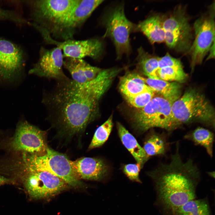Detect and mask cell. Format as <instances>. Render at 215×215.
<instances>
[{"mask_svg": "<svg viewBox=\"0 0 215 215\" xmlns=\"http://www.w3.org/2000/svg\"><path fill=\"white\" fill-rule=\"evenodd\" d=\"M176 146L169 162L161 164L148 173L154 182L159 201L174 213L187 201L195 199L200 176L193 161H183L178 144Z\"/></svg>", "mask_w": 215, "mask_h": 215, "instance_id": "obj_2", "label": "cell"}, {"mask_svg": "<svg viewBox=\"0 0 215 215\" xmlns=\"http://www.w3.org/2000/svg\"><path fill=\"white\" fill-rule=\"evenodd\" d=\"M43 155L26 153L23 157L25 169L48 172L72 186L82 184L64 154L48 147Z\"/></svg>", "mask_w": 215, "mask_h": 215, "instance_id": "obj_6", "label": "cell"}, {"mask_svg": "<svg viewBox=\"0 0 215 215\" xmlns=\"http://www.w3.org/2000/svg\"><path fill=\"white\" fill-rule=\"evenodd\" d=\"M10 144L15 150L36 155L45 153L48 147L45 132L26 121L19 123Z\"/></svg>", "mask_w": 215, "mask_h": 215, "instance_id": "obj_13", "label": "cell"}, {"mask_svg": "<svg viewBox=\"0 0 215 215\" xmlns=\"http://www.w3.org/2000/svg\"><path fill=\"white\" fill-rule=\"evenodd\" d=\"M25 187L31 197L41 199L55 195L67 184L60 178L45 171L25 169Z\"/></svg>", "mask_w": 215, "mask_h": 215, "instance_id": "obj_12", "label": "cell"}, {"mask_svg": "<svg viewBox=\"0 0 215 215\" xmlns=\"http://www.w3.org/2000/svg\"><path fill=\"white\" fill-rule=\"evenodd\" d=\"M144 79L146 84L155 93L162 97L172 104L181 96V85L179 83L148 78Z\"/></svg>", "mask_w": 215, "mask_h": 215, "instance_id": "obj_19", "label": "cell"}, {"mask_svg": "<svg viewBox=\"0 0 215 215\" xmlns=\"http://www.w3.org/2000/svg\"><path fill=\"white\" fill-rule=\"evenodd\" d=\"M63 66L70 73L72 80L84 83L94 79L102 69L90 65L83 59L66 58Z\"/></svg>", "mask_w": 215, "mask_h": 215, "instance_id": "obj_17", "label": "cell"}, {"mask_svg": "<svg viewBox=\"0 0 215 215\" xmlns=\"http://www.w3.org/2000/svg\"><path fill=\"white\" fill-rule=\"evenodd\" d=\"M155 96L152 90L145 91L135 96L125 97L126 100L132 106L137 109L142 108L145 106Z\"/></svg>", "mask_w": 215, "mask_h": 215, "instance_id": "obj_28", "label": "cell"}, {"mask_svg": "<svg viewBox=\"0 0 215 215\" xmlns=\"http://www.w3.org/2000/svg\"><path fill=\"white\" fill-rule=\"evenodd\" d=\"M159 68L165 67H183L180 60L172 56L168 53L159 57Z\"/></svg>", "mask_w": 215, "mask_h": 215, "instance_id": "obj_30", "label": "cell"}, {"mask_svg": "<svg viewBox=\"0 0 215 215\" xmlns=\"http://www.w3.org/2000/svg\"><path fill=\"white\" fill-rule=\"evenodd\" d=\"M9 180L6 177L0 175V186L8 183Z\"/></svg>", "mask_w": 215, "mask_h": 215, "instance_id": "obj_32", "label": "cell"}, {"mask_svg": "<svg viewBox=\"0 0 215 215\" xmlns=\"http://www.w3.org/2000/svg\"><path fill=\"white\" fill-rule=\"evenodd\" d=\"M208 56L207 59L209 60L210 59L214 58L215 57V43L211 46L208 52Z\"/></svg>", "mask_w": 215, "mask_h": 215, "instance_id": "obj_31", "label": "cell"}, {"mask_svg": "<svg viewBox=\"0 0 215 215\" xmlns=\"http://www.w3.org/2000/svg\"><path fill=\"white\" fill-rule=\"evenodd\" d=\"M174 213L177 215H211L208 202L204 199H195L179 207Z\"/></svg>", "mask_w": 215, "mask_h": 215, "instance_id": "obj_24", "label": "cell"}, {"mask_svg": "<svg viewBox=\"0 0 215 215\" xmlns=\"http://www.w3.org/2000/svg\"><path fill=\"white\" fill-rule=\"evenodd\" d=\"M103 1L77 0L62 24L56 37H60L63 40L73 39L77 30L81 27Z\"/></svg>", "mask_w": 215, "mask_h": 215, "instance_id": "obj_15", "label": "cell"}, {"mask_svg": "<svg viewBox=\"0 0 215 215\" xmlns=\"http://www.w3.org/2000/svg\"><path fill=\"white\" fill-rule=\"evenodd\" d=\"M142 167L139 164H129L125 165L123 172L129 179L133 181L141 183L139 176V172Z\"/></svg>", "mask_w": 215, "mask_h": 215, "instance_id": "obj_29", "label": "cell"}, {"mask_svg": "<svg viewBox=\"0 0 215 215\" xmlns=\"http://www.w3.org/2000/svg\"><path fill=\"white\" fill-rule=\"evenodd\" d=\"M185 137L192 141L196 145L203 147L208 155L211 157L213 156L214 136L212 132L199 127L186 134Z\"/></svg>", "mask_w": 215, "mask_h": 215, "instance_id": "obj_22", "label": "cell"}, {"mask_svg": "<svg viewBox=\"0 0 215 215\" xmlns=\"http://www.w3.org/2000/svg\"><path fill=\"white\" fill-rule=\"evenodd\" d=\"M70 162L79 179L101 180L108 174L107 165L100 158L83 157Z\"/></svg>", "mask_w": 215, "mask_h": 215, "instance_id": "obj_16", "label": "cell"}, {"mask_svg": "<svg viewBox=\"0 0 215 215\" xmlns=\"http://www.w3.org/2000/svg\"><path fill=\"white\" fill-rule=\"evenodd\" d=\"M25 57L19 45L0 37V81L12 82L23 73Z\"/></svg>", "mask_w": 215, "mask_h": 215, "instance_id": "obj_11", "label": "cell"}, {"mask_svg": "<svg viewBox=\"0 0 215 215\" xmlns=\"http://www.w3.org/2000/svg\"><path fill=\"white\" fill-rule=\"evenodd\" d=\"M102 20L105 29L103 37H109L113 42L117 59H120L124 55H129L131 50L129 37L132 32L136 31V25L126 18L124 5L120 4L110 9Z\"/></svg>", "mask_w": 215, "mask_h": 215, "instance_id": "obj_7", "label": "cell"}, {"mask_svg": "<svg viewBox=\"0 0 215 215\" xmlns=\"http://www.w3.org/2000/svg\"><path fill=\"white\" fill-rule=\"evenodd\" d=\"M163 17L159 14L149 17L136 25V31L142 32L152 43L164 42Z\"/></svg>", "mask_w": 215, "mask_h": 215, "instance_id": "obj_18", "label": "cell"}, {"mask_svg": "<svg viewBox=\"0 0 215 215\" xmlns=\"http://www.w3.org/2000/svg\"><path fill=\"white\" fill-rule=\"evenodd\" d=\"M139 64L144 74L148 78L159 79L158 76L159 57L146 52L140 47L138 50Z\"/></svg>", "mask_w": 215, "mask_h": 215, "instance_id": "obj_23", "label": "cell"}, {"mask_svg": "<svg viewBox=\"0 0 215 215\" xmlns=\"http://www.w3.org/2000/svg\"><path fill=\"white\" fill-rule=\"evenodd\" d=\"M171 110L180 126L198 122L214 127V109L205 96L196 89L186 91L172 104Z\"/></svg>", "mask_w": 215, "mask_h": 215, "instance_id": "obj_3", "label": "cell"}, {"mask_svg": "<svg viewBox=\"0 0 215 215\" xmlns=\"http://www.w3.org/2000/svg\"><path fill=\"white\" fill-rule=\"evenodd\" d=\"M119 88L125 98L133 97L152 89L146 84L144 77L134 73H127L120 79Z\"/></svg>", "mask_w": 215, "mask_h": 215, "instance_id": "obj_20", "label": "cell"}, {"mask_svg": "<svg viewBox=\"0 0 215 215\" xmlns=\"http://www.w3.org/2000/svg\"><path fill=\"white\" fill-rule=\"evenodd\" d=\"M112 116L111 115L95 131L88 147L89 149L102 146L108 139L113 127Z\"/></svg>", "mask_w": 215, "mask_h": 215, "instance_id": "obj_27", "label": "cell"}, {"mask_svg": "<svg viewBox=\"0 0 215 215\" xmlns=\"http://www.w3.org/2000/svg\"><path fill=\"white\" fill-rule=\"evenodd\" d=\"M172 104L162 97L155 95L145 106L134 113L132 120L135 128L141 133L154 128L172 132L180 126L173 115Z\"/></svg>", "mask_w": 215, "mask_h": 215, "instance_id": "obj_5", "label": "cell"}, {"mask_svg": "<svg viewBox=\"0 0 215 215\" xmlns=\"http://www.w3.org/2000/svg\"><path fill=\"white\" fill-rule=\"evenodd\" d=\"M77 0L28 1L32 22L30 25L43 30L53 39L56 37L66 17Z\"/></svg>", "mask_w": 215, "mask_h": 215, "instance_id": "obj_4", "label": "cell"}, {"mask_svg": "<svg viewBox=\"0 0 215 215\" xmlns=\"http://www.w3.org/2000/svg\"><path fill=\"white\" fill-rule=\"evenodd\" d=\"M117 74L111 68L102 70L95 78L84 83L68 78L56 81L42 100L49 116L69 135L82 132L96 117L99 100Z\"/></svg>", "mask_w": 215, "mask_h": 215, "instance_id": "obj_1", "label": "cell"}, {"mask_svg": "<svg viewBox=\"0 0 215 215\" xmlns=\"http://www.w3.org/2000/svg\"><path fill=\"white\" fill-rule=\"evenodd\" d=\"M159 79L170 82L182 83L185 81L188 76L183 67H165L159 68Z\"/></svg>", "mask_w": 215, "mask_h": 215, "instance_id": "obj_26", "label": "cell"}, {"mask_svg": "<svg viewBox=\"0 0 215 215\" xmlns=\"http://www.w3.org/2000/svg\"><path fill=\"white\" fill-rule=\"evenodd\" d=\"M117 127L120 139L124 146L133 156L137 163L142 167L149 157L143 148L138 143L135 137L120 123L118 122Z\"/></svg>", "mask_w": 215, "mask_h": 215, "instance_id": "obj_21", "label": "cell"}, {"mask_svg": "<svg viewBox=\"0 0 215 215\" xmlns=\"http://www.w3.org/2000/svg\"><path fill=\"white\" fill-rule=\"evenodd\" d=\"M64 57L61 50L56 47L51 49L41 47L38 62L29 72V74L54 79L56 81L66 79L62 70Z\"/></svg>", "mask_w": 215, "mask_h": 215, "instance_id": "obj_14", "label": "cell"}, {"mask_svg": "<svg viewBox=\"0 0 215 215\" xmlns=\"http://www.w3.org/2000/svg\"><path fill=\"white\" fill-rule=\"evenodd\" d=\"M168 145L162 134L155 133L150 135L145 142L143 149L148 157L165 154Z\"/></svg>", "mask_w": 215, "mask_h": 215, "instance_id": "obj_25", "label": "cell"}, {"mask_svg": "<svg viewBox=\"0 0 215 215\" xmlns=\"http://www.w3.org/2000/svg\"><path fill=\"white\" fill-rule=\"evenodd\" d=\"M164 42L170 49L187 53L192 43V28L184 7H176L168 16L163 17Z\"/></svg>", "mask_w": 215, "mask_h": 215, "instance_id": "obj_8", "label": "cell"}, {"mask_svg": "<svg viewBox=\"0 0 215 215\" xmlns=\"http://www.w3.org/2000/svg\"><path fill=\"white\" fill-rule=\"evenodd\" d=\"M215 3L211 4L207 12L195 21L194 38L187 53L190 55L193 70L201 64L212 45L215 43Z\"/></svg>", "mask_w": 215, "mask_h": 215, "instance_id": "obj_9", "label": "cell"}, {"mask_svg": "<svg viewBox=\"0 0 215 215\" xmlns=\"http://www.w3.org/2000/svg\"><path fill=\"white\" fill-rule=\"evenodd\" d=\"M38 31L46 43L54 45L61 50L64 58L83 59L86 57H89L96 59L103 53V43L97 38L83 40L72 39L59 41L53 38L43 30H40Z\"/></svg>", "mask_w": 215, "mask_h": 215, "instance_id": "obj_10", "label": "cell"}]
</instances>
